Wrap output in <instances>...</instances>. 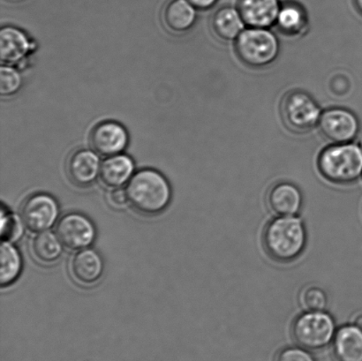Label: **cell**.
<instances>
[{
  "label": "cell",
  "mask_w": 362,
  "mask_h": 361,
  "mask_svg": "<svg viewBox=\"0 0 362 361\" xmlns=\"http://www.w3.org/2000/svg\"><path fill=\"white\" fill-rule=\"evenodd\" d=\"M308 243L306 226L297 217H278L266 225L262 245L273 261L292 263L303 254Z\"/></svg>",
  "instance_id": "1"
},
{
  "label": "cell",
  "mask_w": 362,
  "mask_h": 361,
  "mask_svg": "<svg viewBox=\"0 0 362 361\" xmlns=\"http://www.w3.org/2000/svg\"><path fill=\"white\" fill-rule=\"evenodd\" d=\"M129 203L134 210L146 215L160 213L171 201V187L160 172L141 170L130 179L127 187Z\"/></svg>",
  "instance_id": "2"
},
{
  "label": "cell",
  "mask_w": 362,
  "mask_h": 361,
  "mask_svg": "<svg viewBox=\"0 0 362 361\" xmlns=\"http://www.w3.org/2000/svg\"><path fill=\"white\" fill-rule=\"evenodd\" d=\"M319 172L337 185L356 182L362 177V148L353 143L332 144L319 155Z\"/></svg>",
  "instance_id": "3"
},
{
  "label": "cell",
  "mask_w": 362,
  "mask_h": 361,
  "mask_svg": "<svg viewBox=\"0 0 362 361\" xmlns=\"http://www.w3.org/2000/svg\"><path fill=\"white\" fill-rule=\"evenodd\" d=\"M235 53L241 62L251 69L271 65L279 54V42L268 28H248L234 42Z\"/></svg>",
  "instance_id": "4"
},
{
  "label": "cell",
  "mask_w": 362,
  "mask_h": 361,
  "mask_svg": "<svg viewBox=\"0 0 362 361\" xmlns=\"http://www.w3.org/2000/svg\"><path fill=\"white\" fill-rule=\"evenodd\" d=\"M334 319L325 311H306L293 321L291 334L300 348L318 351L331 344L336 334Z\"/></svg>",
  "instance_id": "5"
},
{
  "label": "cell",
  "mask_w": 362,
  "mask_h": 361,
  "mask_svg": "<svg viewBox=\"0 0 362 361\" xmlns=\"http://www.w3.org/2000/svg\"><path fill=\"white\" fill-rule=\"evenodd\" d=\"M321 114L317 102L303 90L289 91L280 104L282 122L293 133L310 132L318 125Z\"/></svg>",
  "instance_id": "6"
},
{
  "label": "cell",
  "mask_w": 362,
  "mask_h": 361,
  "mask_svg": "<svg viewBox=\"0 0 362 361\" xmlns=\"http://www.w3.org/2000/svg\"><path fill=\"white\" fill-rule=\"evenodd\" d=\"M318 129L332 144L349 143L356 139L360 122L353 112L344 108H329L322 112Z\"/></svg>",
  "instance_id": "7"
},
{
  "label": "cell",
  "mask_w": 362,
  "mask_h": 361,
  "mask_svg": "<svg viewBox=\"0 0 362 361\" xmlns=\"http://www.w3.org/2000/svg\"><path fill=\"white\" fill-rule=\"evenodd\" d=\"M58 215V204L48 194H34L24 201L21 208L24 225L33 232H45L51 228Z\"/></svg>",
  "instance_id": "8"
},
{
  "label": "cell",
  "mask_w": 362,
  "mask_h": 361,
  "mask_svg": "<svg viewBox=\"0 0 362 361\" xmlns=\"http://www.w3.org/2000/svg\"><path fill=\"white\" fill-rule=\"evenodd\" d=\"M57 237L66 249H86L94 242L95 230L90 219L77 213L66 215L57 225Z\"/></svg>",
  "instance_id": "9"
},
{
  "label": "cell",
  "mask_w": 362,
  "mask_h": 361,
  "mask_svg": "<svg viewBox=\"0 0 362 361\" xmlns=\"http://www.w3.org/2000/svg\"><path fill=\"white\" fill-rule=\"evenodd\" d=\"M129 134L122 124L104 122L98 124L91 131L90 145L98 154L112 157L122 154L129 145Z\"/></svg>",
  "instance_id": "10"
},
{
  "label": "cell",
  "mask_w": 362,
  "mask_h": 361,
  "mask_svg": "<svg viewBox=\"0 0 362 361\" xmlns=\"http://www.w3.org/2000/svg\"><path fill=\"white\" fill-rule=\"evenodd\" d=\"M266 203L269 210L278 217H296L303 210L304 198L296 184L281 182L269 187Z\"/></svg>",
  "instance_id": "11"
},
{
  "label": "cell",
  "mask_w": 362,
  "mask_h": 361,
  "mask_svg": "<svg viewBox=\"0 0 362 361\" xmlns=\"http://www.w3.org/2000/svg\"><path fill=\"white\" fill-rule=\"evenodd\" d=\"M281 3L279 0H238L239 10L248 28H269L275 25Z\"/></svg>",
  "instance_id": "12"
},
{
  "label": "cell",
  "mask_w": 362,
  "mask_h": 361,
  "mask_svg": "<svg viewBox=\"0 0 362 361\" xmlns=\"http://www.w3.org/2000/svg\"><path fill=\"white\" fill-rule=\"evenodd\" d=\"M33 49V44L20 28L6 26L0 31V60L3 65L23 61Z\"/></svg>",
  "instance_id": "13"
},
{
  "label": "cell",
  "mask_w": 362,
  "mask_h": 361,
  "mask_svg": "<svg viewBox=\"0 0 362 361\" xmlns=\"http://www.w3.org/2000/svg\"><path fill=\"white\" fill-rule=\"evenodd\" d=\"M100 168L98 155L88 150L74 152L67 162V174L71 182L81 187L91 185L98 178Z\"/></svg>",
  "instance_id": "14"
},
{
  "label": "cell",
  "mask_w": 362,
  "mask_h": 361,
  "mask_svg": "<svg viewBox=\"0 0 362 361\" xmlns=\"http://www.w3.org/2000/svg\"><path fill=\"white\" fill-rule=\"evenodd\" d=\"M163 23L172 33L189 31L197 21V8L188 0H169L162 12Z\"/></svg>",
  "instance_id": "15"
},
{
  "label": "cell",
  "mask_w": 362,
  "mask_h": 361,
  "mask_svg": "<svg viewBox=\"0 0 362 361\" xmlns=\"http://www.w3.org/2000/svg\"><path fill=\"white\" fill-rule=\"evenodd\" d=\"M335 361H362V331L356 325H344L332 341Z\"/></svg>",
  "instance_id": "16"
},
{
  "label": "cell",
  "mask_w": 362,
  "mask_h": 361,
  "mask_svg": "<svg viewBox=\"0 0 362 361\" xmlns=\"http://www.w3.org/2000/svg\"><path fill=\"white\" fill-rule=\"evenodd\" d=\"M103 271L104 264L101 256L94 250L81 251L71 263L73 278L81 285H94L101 278Z\"/></svg>",
  "instance_id": "17"
},
{
  "label": "cell",
  "mask_w": 362,
  "mask_h": 361,
  "mask_svg": "<svg viewBox=\"0 0 362 361\" xmlns=\"http://www.w3.org/2000/svg\"><path fill=\"white\" fill-rule=\"evenodd\" d=\"M134 171L133 159L129 155L119 154L109 157L102 162L99 178L106 187L117 189L132 178Z\"/></svg>",
  "instance_id": "18"
},
{
  "label": "cell",
  "mask_w": 362,
  "mask_h": 361,
  "mask_svg": "<svg viewBox=\"0 0 362 361\" xmlns=\"http://www.w3.org/2000/svg\"><path fill=\"white\" fill-rule=\"evenodd\" d=\"M245 25L237 7H220L211 18L212 30L223 41H235L244 30Z\"/></svg>",
  "instance_id": "19"
},
{
  "label": "cell",
  "mask_w": 362,
  "mask_h": 361,
  "mask_svg": "<svg viewBox=\"0 0 362 361\" xmlns=\"http://www.w3.org/2000/svg\"><path fill=\"white\" fill-rule=\"evenodd\" d=\"M275 25L276 28L287 37L303 35L308 25L306 10L299 3L284 2L280 6Z\"/></svg>",
  "instance_id": "20"
},
{
  "label": "cell",
  "mask_w": 362,
  "mask_h": 361,
  "mask_svg": "<svg viewBox=\"0 0 362 361\" xmlns=\"http://www.w3.org/2000/svg\"><path fill=\"white\" fill-rule=\"evenodd\" d=\"M1 268L0 283L2 288L12 285L19 277L23 268L21 254L10 242H4L1 245Z\"/></svg>",
  "instance_id": "21"
},
{
  "label": "cell",
  "mask_w": 362,
  "mask_h": 361,
  "mask_svg": "<svg viewBox=\"0 0 362 361\" xmlns=\"http://www.w3.org/2000/svg\"><path fill=\"white\" fill-rule=\"evenodd\" d=\"M32 252L41 263L52 264L62 253V242L53 233L42 232L32 242Z\"/></svg>",
  "instance_id": "22"
},
{
  "label": "cell",
  "mask_w": 362,
  "mask_h": 361,
  "mask_svg": "<svg viewBox=\"0 0 362 361\" xmlns=\"http://www.w3.org/2000/svg\"><path fill=\"white\" fill-rule=\"evenodd\" d=\"M23 87V77L19 71L12 66L2 65L0 67V94L2 97H11L16 94Z\"/></svg>",
  "instance_id": "23"
},
{
  "label": "cell",
  "mask_w": 362,
  "mask_h": 361,
  "mask_svg": "<svg viewBox=\"0 0 362 361\" xmlns=\"http://www.w3.org/2000/svg\"><path fill=\"white\" fill-rule=\"evenodd\" d=\"M300 302L307 311H325L328 297L325 290L318 286H308L301 292Z\"/></svg>",
  "instance_id": "24"
},
{
  "label": "cell",
  "mask_w": 362,
  "mask_h": 361,
  "mask_svg": "<svg viewBox=\"0 0 362 361\" xmlns=\"http://www.w3.org/2000/svg\"><path fill=\"white\" fill-rule=\"evenodd\" d=\"M23 227L16 215L1 212V236L4 242H16L23 236Z\"/></svg>",
  "instance_id": "25"
},
{
  "label": "cell",
  "mask_w": 362,
  "mask_h": 361,
  "mask_svg": "<svg viewBox=\"0 0 362 361\" xmlns=\"http://www.w3.org/2000/svg\"><path fill=\"white\" fill-rule=\"evenodd\" d=\"M275 361H315L313 355L303 348H286L280 350Z\"/></svg>",
  "instance_id": "26"
},
{
  "label": "cell",
  "mask_w": 362,
  "mask_h": 361,
  "mask_svg": "<svg viewBox=\"0 0 362 361\" xmlns=\"http://www.w3.org/2000/svg\"><path fill=\"white\" fill-rule=\"evenodd\" d=\"M110 201H111V203L115 205V206L120 207L124 206V205L129 201V198H127V194L125 191L122 189H115L110 194Z\"/></svg>",
  "instance_id": "27"
},
{
  "label": "cell",
  "mask_w": 362,
  "mask_h": 361,
  "mask_svg": "<svg viewBox=\"0 0 362 361\" xmlns=\"http://www.w3.org/2000/svg\"><path fill=\"white\" fill-rule=\"evenodd\" d=\"M198 10H209L218 3V0H188Z\"/></svg>",
  "instance_id": "28"
},
{
  "label": "cell",
  "mask_w": 362,
  "mask_h": 361,
  "mask_svg": "<svg viewBox=\"0 0 362 361\" xmlns=\"http://www.w3.org/2000/svg\"><path fill=\"white\" fill-rule=\"evenodd\" d=\"M354 324L362 331V314H358L356 319H354Z\"/></svg>",
  "instance_id": "29"
},
{
  "label": "cell",
  "mask_w": 362,
  "mask_h": 361,
  "mask_svg": "<svg viewBox=\"0 0 362 361\" xmlns=\"http://www.w3.org/2000/svg\"><path fill=\"white\" fill-rule=\"evenodd\" d=\"M354 5L357 12L362 16V0H354Z\"/></svg>",
  "instance_id": "30"
},
{
  "label": "cell",
  "mask_w": 362,
  "mask_h": 361,
  "mask_svg": "<svg viewBox=\"0 0 362 361\" xmlns=\"http://www.w3.org/2000/svg\"><path fill=\"white\" fill-rule=\"evenodd\" d=\"M361 148H362V145H361Z\"/></svg>",
  "instance_id": "31"
}]
</instances>
